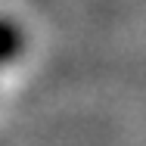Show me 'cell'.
<instances>
[{"mask_svg": "<svg viewBox=\"0 0 146 146\" xmlns=\"http://www.w3.org/2000/svg\"><path fill=\"white\" fill-rule=\"evenodd\" d=\"M22 47H25V34H22V28H19L13 19L0 16V65L13 62V59L22 53Z\"/></svg>", "mask_w": 146, "mask_h": 146, "instance_id": "6da1fadb", "label": "cell"}]
</instances>
